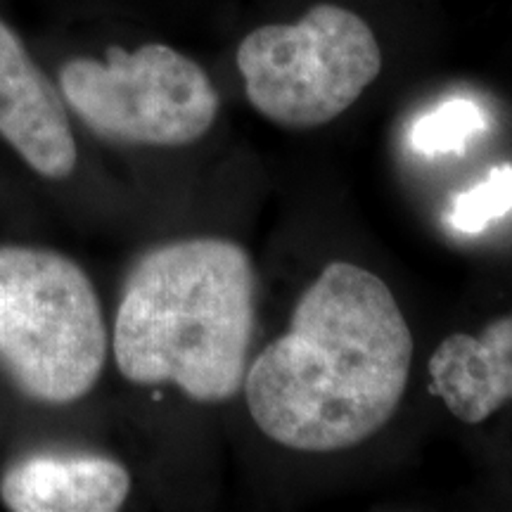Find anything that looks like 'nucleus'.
<instances>
[{
    "mask_svg": "<svg viewBox=\"0 0 512 512\" xmlns=\"http://www.w3.org/2000/svg\"><path fill=\"white\" fill-rule=\"evenodd\" d=\"M411 363V328L387 283L332 261L294 306L290 330L247 366L242 392L275 444L335 453L392 420Z\"/></svg>",
    "mask_w": 512,
    "mask_h": 512,
    "instance_id": "obj_1",
    "label": "nucleus"
},
{
    "mask_svg": "<svg viewBox=\"0 0 512 512\" xmlns=\"http://www.w3.org/2000/svg\"><path fill=\"white\" fill-rule=\"evenodd\" d=\"M254 337V268L240 245L190 238L155 247L128 273L114 361L128 382H171L200 403L242 392Z\"/></svg>",
    "mask_w": 512,
    "mask_h": 512,
    "instance_id": "obj_2",
    "label": "nucleus"
},
{
    "mask_svg": "<svg viewBox=\"0 0 512 512\" xmlns=\"http://www.w3.org/2000/svg\"><path fill=\"white\" fill-rule=\"evenodd\" d=\"M107 361L95 287L64 254L0 247V366L29 399L67 406L86 396Z\"/></svg>",
    "mask_w": 512,
    "mask_h": 512,
    "instance_id": "obj_3",
    "label": "nucleus"
},
{
    "mask_svg": "<svg viewBox=\"0 0 512 512\" xmlns=\"http://www.w3.org/2000/svg\"><path fill=\"white\" fill-rule=\"evenodd\" d=\"M238 69L256 112L278 126L313 128L361 98L380 74L382 50L366 19L320 3L299 22L247 34Z\"/></svg>",
    "mask_w": 512,
    "mask_h": 512,
    "instance_id": "obj_4",
    "label": "nucleus"
},
{
    "mask_svg": "<svg viewBox=\"0 0 512 512\" xmlns=\"http://www.w3.org/2000/svg\"><path fill=\"white\" fill-rule=\"evenodd\" d=\"M60 88L95 136L124 145H190L219 114V93L207 72L162 43H147L136 53L114 46L105 62H67Z\"/></svg>",
    "mask_w": 512,
    "mask_h": 512,
    "instance_id": "obj_5",
    "label": "nucleus"
},
{
    "mask_svg": "<svg viewBox=\"0 0 512 512\" xmlns=\"http://www.w3.org/2000/svg\"><path fill=\"white\" fill-rule=\"evenodd\" d=\"M0 136L36 174L67 178L76 166V143L53 81L0 19Z\"/></svg>",
    "mask_w": 512,
    "mask_h": 512,
    "instance_id": "obj_6",
    "label": "nucleus"
},
{
    "mask_svg": "<svg viewBox=\"0 0 512 512\" xmlns=\"http://www.w3.org/2000/svg\"><path fill=\"white\" fill-rule=\"evenodd\" d=\"M432 392L460 422L479 425L512 401V313L479 335L456 332L430 358Z\"/></svg>",
    "mask_w": 512,
    "mask_h": 512,
    "instance_id": "obj_7",
    "label": "nucleus"
},
{
    "mask_svg": "<svg viewBox=\"0 0 512 512\" xmlns=\"http://www.w3.org/2000/svg\"><path fill=\"white\" fill-rule=\"evenodd\" d=\"M131 491V475L100 456H36L0 479V498L15 512H114Z\"/></svg>",
    "mask_w": 512,
    "mask_h": 512,
    "instance_id": "obj_8",
    "label": "nucleus"
},
{
    "mask_svg": "<svg viewBox=\"0 0 512 512\" xmlns=\"http://www.w3.org/2000/svg\"><path fill=\"white\" fill-rule=\"evenodd\" d=\"M486 128V112L465 98L446 100L437 110L422 114L411 128V145L425 157L463 152L467 143Z\"/></svg>",
    "mask_w": 512,
    "mask_h": 512,
    "instance_id": "obj_9",
    "label": "nucleus"
},
{
    "mask_svg": "<svg viewBox=\"0 0 512 512\" xmlns=\"http://www.w3.org/2000/svg\"><path fill=\"white\" fill-rule=\"evenodd\" d=\"M512 209V166H496L486 181L472 190L460 192L451 204V219L460 233L475 235L489 226L491 221L501 219Z\"/></svg>",
    "mask_w": 512,
    "mask_h": 512,
    "instance_id": "obj_10",
    "label": "nucleus"
}]
</instances>
